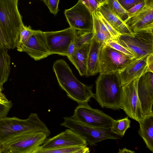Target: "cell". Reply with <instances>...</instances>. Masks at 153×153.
<instances>
[{"instance_id":"obj_16","label":"cell","mask_w":153,"mask_h":153,"mask_svg":"<svg viewBox=\"0 0 153 153\" xmlns=\"http://www.w3.org/2000/svg\"><path fill=\"white\" fill-rule=\"evenodd\" d=\"M22 52H25L36 61L50 55L44 32L35 30L24 44Z\"/></svg>"},{"instance_id":"obj_11","label":"cell","mask_w":153,"mask_h":153,"mask_svg":"<svg viewBox=\"0 0 153 153\" xmlns=\"http://www.w3.org/2000/svg\"><path fill=\"white\" fill-rule=\"evenodd\" d=\"M64 14L70 27L73 29L82 32L93 30L92 13L79 0L72 7L65 10Z\"/></svg>"},{"instance_id":"obj_25","label":"cell","mask_w":153,"mask_h":153,"mask_svg":"<svg viewBox=\"0 0 153 153\" xmlns=\"http://www.w3.org/2000/svg\"><path fill=\"white\" fill-rule=\"evenodd\" d=\"M106 3L111 10L123 21H124L128 16V12L121 5L117 0H106Z\"/></svg>"},{"instance_id":"obj_28","label":"cell","mask_w":153,"mask_h":153,"mask_svg":"<svg viewBox=\"0 0 153 153\" xmlns=\"http://www.w3.org/2000/svg\"><path fill=\"white\" fill-rule=\"evenodd\" d=\"M109 46L132 58H136L133 53L128 49L120 45L116 41L111 39L105 44Z\"/></svg>"},{"instance_id":"obj_21","label":"cell","mask_w":153,"mask_h":153,"mask_svg":"<svg viewBox=\"0 0 153 153\" xmlns=\"http://www.w3.org/2000/svg\"><path fill=\"white\" fill-rule=\"evenodd\" d=\"M138 133L145 142L146 147L153 152V115L144 117L139 123Z\"/></svg>"},{"instance_id":"obj_14","label":"cell","mask_w":153,"mask_h":153,"mask_svg":"<svg viewBox=\"0 0 153 153\" xmlns=\"http://www.w3.org/2000/svg\"><path fill=\"white\" fill-rule=\"evenodd\" d=\"M124 22L132 33L153 28V0H149L139 10L129 14Z\"/></svg>"},{"instance_id":"obj_8","label":"cell","mask_w":153,"mask_h":153,"mask_svg":"<svg viewBox=\"0 0 153 153\" xmlns=\"http://www.w3.org/2000/svg\"><path fill=\"white\" fill-rule=\"evenodd\" d=\"M134 59L104 44L100 53L99 72L107 74L119 72Z\"/></svg>"},{"instance_id":"obj_1","label":"cell","mask_w":153,"mask_h":153,"mask_svg":"<svg viewBox=\"0 0 153 153\" xmlns=\"http://www.w3.org/2000/svg\"><path fill=\"white\" fill-rule=\"evenodd\" d=\"M53 67L59 85L69 98L81 105L88 102L91 98H94L92 85H86L79 81L64 60H56Z\"/></svg>"},{"instance_id":"obj_9","label":"cell","mask_w":153,"mask_h":153,"mask_svg":"<svg viewBox=\"0 0 153 153\" xmlns=\"http://www.w3.org/2000/svg\"><path fill=\"white\" fill-rule=\"evenodd\" d=\"M138 77L122 86L120 108L139 123L144 117L137 94Z\"/></svg>"},{"instance_id":"obj_33","label":"cell","mask_w":153,"mask_h":153,"mask_svg":"<svg viewBox=\"0 0 153 153\" xmlns=\"http://www.w3.org/2000/svg\"><path fill=\"white\" fill-rule=\"evenodd\" d=\"M121 5L126 10L135 4L145 0H117Z\"/></svg>"},{"instance_id":"obj_38","label":"cell","mask_w":153,"mask_h":153,"mask_svg":"<svg viewBox=\"0 0 153 153\" xmlns=\"http://www.w3.org/2000/svg\"><path fill=\"white\" fill-rule=\"evenodd\" d=\"M119 153H134L135 152L129 150L126 148H123L122 149H119V151L118 152Z\"/></svg>"},{"instance_id":"obj_2","label":"cell","mask_w":153,"mask_h":153,"mask_svg":"<svg viewBox=\"0 0 153 153\" xmlns=\"http://www.w3.org/2000/svg\"><path fill=\"white\" fill-rule=\"evenodd\" d=\"M34 131L51 133L36 113H31L25 119L15 117H7L0 119V143L2 144L25 133Z\"/></svg>"},{"instance_id":"obj_15","label":"cell","mask_w":153,"mask_h":153,"mask_svg":"<svg viewBox=\"0 0 153 153\" xmlns=\"http://www.w3.org/2000/svg\"><path fill=\"white\" fill-rule=\"evenodd\" d=\"M88 145L83 137L74 131L68 128L55 136L47 138L36 149H49Z\"/></svg>"},{"instance_id":"obj_6","label":"cell","mask_w":153,"mask_h":153,"mask_svg":"<svg viewBox=\"0 0 153 153\" xmlns=\"http://www.w3.org/2000/svg\"><path fill=\"white\" fill-rule=\"evenodd\" d=\"M60 125L71 129L79 135L90 146L106 139H117L111 131V128H99L87 125L71 117H64Z\"/></svg>"},{"instance_id":"obj_13","label":"cell","mask_w":153,"mask_h":153,"mask_svg":"<svg viewBox=\"0 0 153 153\" xmlns=\"http://www.w3.org/2000/svg\"><path fill=\"white\" fill-rule=\"evenodd\" d=\"M137 94L144 117L153 115V72H146L140 77Z\"/></svg>"},{"instance_id":"obj_39","label":"cell","mask_w":153,"mask_h":153,"mask_svg":"<svg viewBox=\"0 0 153 153\" xmlns=\"http://www.w3.org/2000/svg\"><path fill=\"white\" fill-rule=\"evenodd\" d=\"M99 4V5L106 3V0H95Z\"/></svg>"},{"instance_id":"obj_26","label":"cell","mask_w":153,"mask_h":153,"mask_svg":"<svg viewBox=\"0 0 153 153\" xmlns=\"http://www.w3.org/2000/svg\"><path fill=\"white\" fill-rule=\"evenodd\" d=\"M94 36L93 30L89 32H82L76 30L74 39L75 49L91 42Z\"/></svg>"},{"instance_id":"obj_4","label":"cell","mask_w":153,"mask_h":153,"mask_svg":"<svg viewBox=\"0 0 153 153\" xmlns=\"http://www.w3.org/2000/svg\"><path fill=\"white\" fill-rule=\"evenodd\" d=\"M94 98L102 108L118 110L122 85L119 72L100 74L96 81Z\"/></svg>"},{"instance_id":"obj_12","label":"cell","mask_w":153,"mask_h":153,"mask_svg":"<svg viewBox=\"0 0 153 153\" xmlns=\"http://www.w3.org/2000/svg\"><path fill=\"white\" fill-rule=\"evenodd\" d=\"M76 32L70 27L58 31L44 32L50 55L66 56L68 48L74 40Z\"/></svg>"},{"instance_id":"obj_22","label":"cell","mask_w":153,"mask_h":153,"mask_svg":"<svg viewBox=\"0 0 153 153\" xmlns=\"http://www.w3.org/2000/svg\"><path fill=\"white\" fill-rule=\"evenodd\" d=\"M7 48L0 47V85L7 81L10 70V57Z\"/></svg>"},{"instance_id":"obj_20","label":"cell","mask_w":153,"mask_h":153,"mask_svg":"<svg viewBox=\"0 0 153 153\" xmlns=\"http://www.w3.org/2000/svg\"><path fill=\"white\" fill-rule=\"evenodd\" d=\"M103 45L93 38L88 54L86 76H93L99 72V56Z\"/></svg>"},{"instance_id":"obj_19","label":"cell","mask_w":153,"mask_h":153,"mask_svg":"<svg viewBox=\"0 0 153 153\" xmlns=\"http://www.w3.org/2000/svg\"><path fill=\"white\" fill-rule=\"evenodd\" d=\"M91 42L75 49L73 54L68 58L81 76H85L86 73L88 56Z\"/></svg>"},{"instance_id":"obj_34","label":"cell","mask_w":153,"mask_h":153,"mask_svg":"<svg viewBox=\"0 0 153 153\" xmlns=\"http://www.w3.org/2000/svg\"><path fill=\"white\" fill-rule=\"evenodd\" d=\"M148 0H145L144 1L139 3L127 10V11L129 13V15L137 11L143 7L146 3Z\"/></svg>"},{"instance_id":"obj_18","label":"cell","mask_w":153,"mask_h":153,"mask_svg":"<svg viewBox=\"0 0 153 153\" xmlns=\"http://www.w3.org/2000/svg\"><path fill=\"white\" fill-rule=\"evenodd\" d=\"M97 11L102 14L113 28L120 34L132 33L124 21L114 13L106 3L100 5Z\"/></svg>"},{"instance_id":"obj_41","label":"cell","mask_w":153,"mask_h":153,"mask_svg":"<svg viewBox=\"0 0 153 153\" xmlns=\"http://www.w3.org/2000/svg\"><path fill=\"white\" fill-rule=\"evenodd\" d=\"M3 89V85H0V91H2Z\"/></svg>"},{"instance_id":"obj_10","label":"cell","mask_w":153,"mask_h":153,"mask_svg":"<svg viewBox=\"0 0 153 153\" xmlns=\"http://www.w3.org/2000/svg\"><path fill=\"white\" fill-rule=\"evenodd\" d=\"M71 117L87 125L99 128H111L115 120L102 111L92 108L88 102L78 105Z\"/></svg>"},{"instance_id":"obj_31","label":"cell","mask_w":153,"mask_h":153,"mask_svg":"<svg viewBox=\"0 0 153 153\" xmlns=\"http://www.w3.org/2000/svg\"><path fill=\"white\" fill-rule=\"evenodd\" d=\"M44 2L48 8L50 12L56 15L59 11L58 5L59 0H43Z\"/></svg>"},{"instance_id":"obj_3","label":"cell","mask_w":153,"mask_h":153,"mask_svg":"<svg viewBox=\"0 0 153 153\" xmlns=\"http://www.w3.org/2000/svg\"><path fill=\"white\" fill-rule=\"evenodd\" d=\"M18 0H0V27L9 49L16 47L24 24L18 8Z\"/></svg>"},{"instance_id":"obj_29","label":"cell","mask_w":153,"mask_h":153,"mask_svg":"<svg viewBox=\"0 0 153 153\" xmlns=\"http://www.w3.org/2000/svg\"><path fill=\"white\" fill-rule=\"evenodd\" d=\"M95 12L98 18L104 25L111 34L113 39H115L120 34L113 28L100 12L97 11Z\"/></svg>"},{"instance_id":"obj_23","label":"cell","mask_w":153,"mask_h":153,"mask_svg":"<svg viewBox=\"0 0 153 153\" xmlns=\"http://www.w3.org/2000/svg\"><path fill=\"white\" fill-rule=\"evenodd\" d=\"M87 145L65 147L49 149H36L33 153H88Z\"/></svg>"},{"instance_id":"obj_7","label":"cell","mask_w":153,"mask_h":153,"mask_svg":"<svg viewBox=\"0 0 153 153\" xmlns=\"http://www.w3.org/2000/svg\"><path fill=\"white\" fill-rule=\"evenodd\" d=\"M45 132H29L3 144V153H33L49 136Z\"/></svg>"},{"instance_id":"obj_32","label":"cell","mask_w":153,"mask_h":153,"mask_svg":"<svg viewBox=\"0 0 153 153\" xmlns=\"http://www.w3.org/2000/svg\"><path fill=\"white\" fill-rule=\"evenodd\" d=\"M79 0L86 7L91 13L97 11L99 5L95 0Z\"/></svg>"},{"instance_id":"obj_35","label":"cell","mask_w":153,"mask_h":153,"mask_svg":"<svg viewBox=\"0 0 153 153\" xmlns=\"http://www.w3.org/2000/svg\"><path fill=\"white\" fill-rule=\"evenodd\" d=\"M147 65L145 73L147 72H153V53L150 54L148 56L147 60Z\"/></svg>"},{"instance_id":"obj_36","label":"cell","mask_w":153,"mask_h":153,"mask_svg":"<svg viewBox=\"0 0 153 153\" xmlns=\"http://www.w3.org/2000/svg\"><path fill=\"white\" fill-rule=\"evenodd\" d=\"M5 47L10 49L0 27V47Z\"/></svg>"},{"instance_id":"obj_5","label":"cell","mask_w":153,"mask_h":153,"mask_svg":"<svg viewBox=\"0 0 153 153\" xmlns=\"http://www.w3.org/2000/svg\"><path fill=\"white\" fill-rule=\"evenodd\" d=\"M153 28L120 34L113 39L131 52L136 58L153 53Z\"/></svg>"},{"instance_id":"obj_37","label":"cell","mask_w":153,"mask_h":153,"mask_svg":"<svg viewBox=\"0 0 153 153\" xmlns=\"http://www.w3.org/2000/svg\"><path fill=\"white\" fill-rule=\"evenodd\" d=\"M75 47L74 40L69 45L67 50V56L68 58L70 57L74 53L75 50Z\"/></svg>"},{"instance_id":"obj_17","label":"cell","mask_w":153,"mask_h":153,"mask_svg":"<svg viewBox=\"0 0 153 153\" xmlns=\"http://www.w3.org/2000/svg\"><path fill=\"white\" fill-rule=\"evenodd\" d=\"M149 55L134 59L125 68L119 71L122 86L145 73L147 66V60Z\"/></svg>"},{"instance_id":"obj_40","label":"cell","mask_w":153,"mask_h":153,"mask_svg":"<svg viewBox=\"0 0 153 153\" xmlns=\"http://www.w3.org/2000/svg\"><path fill=\"white\" fill-rule=\"evenodd\" d=\"M4 149V148L3 144L0 143V153H3Z\"/></svg>"},{"instance_id":"obj_30","label":"cell","mask_w":153,"mask_h":153,"mask_svg":"<svg viewBox=\"0 0 153 153\" xmlns=\"http://www.w3.org/2000/svg\"><path fill=\"white\" fill-rule=\"evenodd\" d=\"M12 105L11 101L6 102L0 100V119L7 117Z\"/></svg>"},{"instance_id":"obj_27","label":"cell","mask_w":153,"mask_h":153,"mask_svg":"<svg viewBox=\"0 0 153 153\" xmlns=\"http://www.w3.org/2000/svg\"><path fill=\"white\" fill-rule=\"evenodd\" d=\"M30 26L23 25L20 30L18 42L16 46L17 50L22 52L23 47L29 37L34 32Z\"/></svg>"},{"instance_id":"obj_24","label":"cell","mask_w":153,"mask_h":153,"mask_svg":"<svg viewBox=\"0 0 153 153\" xmlns=\"http://www.w3.org/2000/svg\"><path fill=\"white\" fill-rule=\"evenodd\" d=\"M131 121L128 117L114 120L112 124L111 131L114 134L123 136L126 130L130 127Z\"/></svg>"}]
</instances>
